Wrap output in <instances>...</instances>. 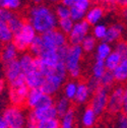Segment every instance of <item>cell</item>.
<instances>
[{"label": "cell", "mask_w": 127, "mask_h": 128, "mask_svg": "<svg viewBox=\"0 0 127 128\" xmlns=\"http://www.w3.org/2000/svg\"><path fill=\"white\" fill-rule=\"evenodd\" d=\"M123 113L127 116V102H125V104H124V108H123Z\"/></svg>", "instance_id": "obj_48"}, {"label": "cell", "mask_w": 127, "mask_h": 128, "mask_svg": "<svg viewBox=\"0 0 127 128\" xmlns=\"http://www.w3.org/2000/svg\"><path fill=\"white\" fill-rule=\"evenodd\" d=\"M114 51L117 52L122 59L127 58V43L124 41H119L116 43L115 48H114Z\"/></svg>", "instance_id": "obj_38"}, {"label": "cell", "mask_w": 127, "mask_h": 128, "mask_svg": "<svg viewBox=\"0 0 127 128\" xmlns=\"http://www.w3.org/2000/svg\"><path fill=\"white\" fill-rule=\"evenodd\" d=\"M90 30V24L86 20L75 22L71 33L68 35V42L70 45H80L86 37L88 36Z\"/></svg>", "instance_id": "obj_10"}, {"label": "cell", "mask_w": 127, "mask_h": 128, "mask_svg": "<svg viewBox=\"0 0 127 128\" xmlns=\"http://www.w3.org/2000/svg\"><path fill=\"white\" fill-rule=\"evenodd\" d=\"M14 15V12L5 8H1L0 9V22H5L7 24Z\"/></svg>", "instance_id": "obj_39"}, {"label": "cell", "mask_w": 127, "mask_h": 128, "mask_svg": "<svg viewBox=\"0 0 127 128\" xmlns=\"http://www.w3.org/2000/svg\"><path fill=\"white\" fill-rule=\"evenodd\" d=\"M2 117L8 123L9 128H26L28 115L18 106L10 105L6 107L3 110Z\"/></svg>", "instance_id": "obj_4"}, {"label": "cell", "mask_w": 127, "mask_h": 128, "mask_svg": "<svg viewBox=\"0 0 127 128\" xmlns=\"http://www.w3.org/2000/svg\"><path fill=\"white\" fill-rule=\"evenodd\" d=\"M24 24H26V22L20 16V15L15 14V13L13 15V18L7 22V24L9 26L10 30H12V33L14 35H16L18 33H20V32L22 30V28H24Z\"/></svg>", "instance_id": "obj_28"}, {"label": "cell", "mask_w": 127, "mask_h": 128, "mask_svg": "<svg viewBox=\"0 0 127 128\" xmlns=\"http://www.w3.org/2000/svg\"><path fill=\"white\" fill-rule=\"evenodd\" d=\"M124 94H125V102H127V86L124 88Z\"/></svg>", "instance_id": "obj_51"}, {"label": "cell", "mask_w": 127, "mask_h": 128, "mask_svg": "<svg viewBox=\"0 0 127 128\" xmlns=\"http://www.w3.org/2000/svg\"><path fill=\"white\" fill-rule=\"evenodd\" d=\"M92 2H97V3H103V4H108V5H110V4H113V5H115V3H114V0H92Z\"/></svg>", "instance_id": "obj_44"}, {"label": "cell", "mask_w": 127, "mask_h": 128, "mask_svg": "<svg viewBox=\"0 0 127 128\" xmlns=\"http://www.w3.org/2000/svg\"><path fill=\"white\" fill-rule=\"evenodd\" d=\"M30 92V88L24 84L18 86H9L7 90V98L11 105L18 106L26 104L28 94Z\"/></svg>", "instance_id": "obj_9"}, {"label": "cell", "mask_w": 127, "mask_h": 128, "mask_svg": "<svg viewBox=\"0 0 127 128\" xmlns=\"http://www.w3.org/2000/svg\"><path fill=\"white\" fill-rule=\"evenodd\" d=\"M49 1L52 3H59V2H62V0H49Z\"/></svg>", "instance_id": "obj_50"}, {"label": "cell", "mask_w": 127, "mask_h": 128, "mask_svg": "<svg viewBox=\"0 0 127 128\" xmlns=\"http://www.w3.org/2000/svg\"><path fill=\"white\" fill-rule=\"evenodd\" d=\"M97 117L98 115L96 114V112H94L90 107L84 109V111L82 112V124L86 127V128H90L94 125L97 121Z\"/></svg>", "instance_id": "obj_22"}, {"label": "cell", "mask_w": 127, "mask_h": 128, "mask_svg": "<svg viewBox=\"0 0 127 128\" xmlns=\"http://www.w3.org/2000/svg\"><path fill=\"white\" fill-rule=\"evenodd\" d=\"M44 80H45V75L39 69H35L26 74V84L30 88V90L41 88Z\"/></svg>", "instance_id": "obj_13"}, {"label": "cell", "mask_w": 127, "mask_h": 128, "mask_svg": "<svg viewBox=\"0 0 127 128\" xmlns=\"http://www.w3.org/2000/svg\"><path fill=\"white\" fill-rule=\"evenodd\" d=\"M32 1H33L34 3H36V4H41L44 0H32Z\"/></svg>", "instance_id": "obj_49"}, {"label": "cell", "mask_w": 127, "mask_h": 128, "mask_svg": "<svg viewBox=\"0 0 127 128\" xmlns=\"http://www.w3.org/2000/svg\"><path fill=\"white\" fill-rule=\"evenodd\" d=\"M107 30H108V28L105 24H98L96 26H94V28L92 30V36L97 40L104 41V39H105V37L107 35Z\"/></svg>", "instance_id": "obj_33"}, {"label": "cell", "mask_w": 127, "mask_h": 128, "mask_svg": "<svg viewBox=\"0 0 127 128\" xmlns=\"http://www.w3.org/2000/svg\"><path fill=\"white\" fill-rule=\"evenodd\" d=\"M37 34L38 33L34 28V26L30 22H26L20 33L14 35L13 43L18 47L20 52H24L28 49H30L32 43L34 42V40L38 36Z\"/></svg>", "instance_id": "obj_6"}, {"label": "cell", "mask_w": 127, "mask_h": 128, "mask_svg": "<svg viewBox=\"0 0 127 128\" xmlns=\"http://www.w3.org/2000/svg\"><path fill=\"white\" fill-rule=\"evenodd\" d=\"M113 52L112 46L111 44L102 41L100 44H98L96 48V55H94V59H100V60H105L111 53Z\"/></svg>", "instance_id": "obj_23"}, {"label": "cell", "mask_w": 127, "mask_h": 128, "mask_svg": "<svg viewBox=\"0 0 127 128\" xmlns=\"http://www.w3.org/2000/svg\"><path fill=\"white\" fill-rule=\"evenodd\" d=\"M28 20L39 35L58 28V18L55 10L44 4H36L28 12Z\"/></svg>", "instance_id": "obj_1"}, {"label": "cell", "mask_w": 127, "mask_h": 128, "mask_svg": "<svg viewBox=\"0 0 127 128\" xmlns=\"http://www.w3.org/2000/svg\"><path fill=\"white\" fill-rule=\"evenodd\" d=\"M82 48V50L84 52H92L94 50H96V48H97V39L94 38L92 35H88L86 37V39L82 41V43L80 44Z\"/></svg>", "instance_id": "obj_31"}, {"label": "cell", "mask_w": 127, "mask_h": 128, "mask_svg": "<svg viewBox=\"0 0 127 128\" xmlns=\"http://www.w3.org/2000/svg\"><path fill=\"white\" fill-rule=\"evenodd\" d=\"M74 22L71 18H65V20H59L58 22V30H60L62 33L65 35H69L74 26Z\"/></svg>", "instance_id": "obj_32"}, {"label": "cell", "mask_w": 127, "mask_h": 128, "mask_svg": "<svg viewBox=\"0 0 127 128\" xmlns=\"http://www.w3.org/2000/svg\"><path fill=\"white\" fill-rule=\"evenodd\" d=\"M41 38L44 46V51L58 50L59 48L67 45V41H68L67 35H65L60 30H57V28L41 35Z\"/></svg>", "instance_id": "obj_5"}, {"label": "cell", "mask_w": 127, "mask_h": 128, "mask_svg": "<svg viewBox=\"0 0 127 128\" xmlns=\"http://www.w3.org/2000/svg\"><path fill=\"white\" fill-rule=\"evenodd\" d=\"M4 80L9 86H18L26 84V74L24 73L18 59L3 64Z\"/></svg>", "instance_id": "obj_3"}, {"label": "cell", "mask_w": 127, "mask_h": 128, "mask_svg": "<svg viewBox=\"0 0 127 128\" xmlns=\"http://www.w3.org/2000/svg\"><path fill=\"white\" fill-rule=\"evenodd\" d=\"M84 50L80 45H69L68 52L65 58V65L71 78L77 79L82 74V58Z\"/></svg>", "instance_id": "obj_2"}, {"label": "cell", "mask_w": 127, "mask_h": 128, "mask_svg": "<svg viewBox=\"0 0 127 128\" xmlns=\"http://www.w3.org/2000/svg\"><path fill=\"white\" fill-rule=\"evenodd\" d=\"M75 121V112L71 109L65 115L60 117V126L61 128H73Z\"/></svg>", "instance_id": "obj_29"}, {"label": "cell", "mask_w": 127, "mask_h": 128, "mask_svg": "<svg viewBox=\"0 0 127 128\" xmlns=\"http://www.w3.org/2000/svg\"><path fill=\"white\" fill-rule=\"evenodd\" d=\"M115 77L112 71H109L107 70L106 73L102 76V78L100 79V82H101V86L106 88H110L115 82Z\"/></svg>", "instance_id": "obj_35"}, {"label": "cell", "mask_w": 127, "mask_h": 128, "mask_svg": "<svg viewBox=\"0 0 127 128\" xmlns=\"http://www.w3.org/2000/svg\"><path fill=\"white\" fill-rule=\"evenodd\" d=\"M103 15H104V8L101 5H94L86 11L84 20L90 26H96L103 18Z\"/></svg>", "instance_id": "obj_17"}, {"label": "cell", "mask_w": 127, "mask_h": 128, "mask_svg": "<svg viewBox=\"0 0 127 128\" xmlns=\"http://www.w3.org/2000/svg\"><path fill=\"white\" fill-rule=\"evenodd\" d=\"M18 61L22 66V69L24 74L33 71L36 68V57L30 52H22V54L18 57Z\"/></svg>", "instance_id": "obj_15"}, {"label": "cell", "mask_w": 127, "mask_h": 128, "mask_svg": "<svg viewBox=\"0 0 127 128\" xmlns=\"http://www.w3.org/2000/svg\"><path fill=\"white\" fill-rule=\"evenodd\" d=\"M55 13L57 15L58 20L70 18V7L60 3L55 7Z\"/></svg>", "instance_id": "obj_34"}, {"label": "cell", "mask_w": 127, "mask_h": 128, "mask_svg": "<svg viewBox=\"0 0 127 128\" xmlns=\"http://www.w3.org/2000/svg\"><path fill=\"white\" fill-rule=\"evenodd\" d=\"M117 82H127V58L121 60L120 64L116 67L114 71H112Z\"/></svg>", "instance_id": "obj_20"}, {"label": "cell", "mask_w": 127, "mask_h": 128, "mask_svg": "<svg viewBox=\"0 0 127 128\" xmlns=\"http://www.w3.org/2000/svg\"><path fill=\"white\" fill-rule=\"evenodd\" d=\"M121 60H122L121 56H120L117 52L113 51L112 53H111V54L104 60L107 70H109V71H114V70L116 69V67L120 64Z\"/></svg>", "instance_id": "obj_27"}, {"label": "cell", "mask_w": 127, "mask_h": 128, "mask_svg": "<svg viewBox=\"0 0 127 128\" xmlns=\"http://www.w3.org/2000/svg\"><path fill=\"white\" fill-rule=\"evenodd\" d=\"M121 14H122V18L127 22V7H125V8H123V9H122Z\"/></svg>", "instance_id": "obj_47"}, {"label": "cell", "mask_w": 127, "mask_h": 128, "mask_svg": "<svg viewBox=\"0 0 127 128\" xmlns=\"http://www.w3.org/2000/svg\"><path fill=\"white\" fill-rule=\"evenodd\" d=\"M86 12L79 9L78 7L76 6H71L70 7V18L74 22H82L86 18Z\"/></svg>", "instance_id": "obj_36"}, {"label": "cell", "mask_w": 127, "mask_h": 128, "mask_svg": "<svg viewBox=\"0 0 127 128\" xmlns=\"http://www.w3.org/2000/svg\"><path fill=\"white\" fill-rule=\"evenodd\" d=\"M44 92H42L41 88H33V90H30V92L28 94V98L26 101V105L28 106V108L32 109V110H35L38 108L40 101L43 97Z\"/></svg>", "instance_id": "obj_19"}, {"label": "cell", "mask_w": 127, "mask_h": 128, "mask_svg": "<svg viewBox=\"0 0 127 128\" xmlns=\"http://www.w3.org/2000/svg\"><path fill=\"white\" fill-rule=\"evenodd\" d=\"M30 114L33 116L37 121H44V120H49L58 118L57 110L54 106L52 107H44V108H37L35 110H32Z\"/></svg>", "instance_id": "obj_12"}, {"label": "cell", "mask_w": 127, "mask_h": 128, "mask_svg": "<svg viewBox=\"0 0 127 128\" xmlns=\"http://www.w3.org/2000/svg\"><path fill=\"white\" fill-rule=\"evenodd\" d=\"M125 104V94L122 86H116L109 94L107 111L111 115H119L123 112Z\"/></svg>", "instance_id": "obj_7"}, {"label": "cell", "mask_w": 127, "mask_h": 128, "mask_svg": "<svg viewBox=\"0 0 127 128\" xmlns=\"http://www.w3.org/2000/svg\"><path fill=\"white\" fill-rule=\"evenodd\" d=\"M88 84V86L90 88V90H92V92H94V90H97L99 88H101V82H100V79H97V78H94L92 76V78L90 79V80L86 82Z\"/></svg>", "instance_id": "obj_42"}, {"label": "cell", "mask_w": 127, "mask_h": 128, "mask_svg": "<svg viewBox=\"0 0 127 128\" xmlns=\"http://www.w3.org/2000/svg\"><path fill=\"white\" fill-rule=\"evenodd\" d=\"M109 88H99L97 90L92 92V96L90 98V108L96 112V114L102 115L104 112L107 110L108 102H109Z\"/></svg>", "instance_id": "obj_8"}, {"label": "cell", "mask_w": 127, "mask_h": 128, "mask_svg": "<svg viewBox=\"0 0 127 128\" xmlns=\"http://www.w3.org/2000/svg\"><path fill=\"white\" fill-rule=\"evenodd\" d=\"M18 52L20 51L18 49V47L15 46V44L13 42L4 44V46L2 48V52H1V60H2L3 64L18 59Z\"/></svg>", "instance_id": "obj_14"}, {"label": "cell", "mask_w": 127, "mask_h": 128, "mask_svg": "<svg viewBox=\"0 0 127 128\" xmlns=\"http://www.w3.org/2000/svg\"><path fill=\"white\" fill-rule=\"evenodd\" d=\"M114 3L117 6H120L122 8L127 7V0H114Z\"/></svg>", "instance_id": "obj_43"}, {"label": "cell", "mask_w": 127, "mask_h": 128, "mask_svg": "<svg viewBox=\"0 0 127 128\" xmlns=\"http://www.w3.org/2000/svg\"><path fill=\"white\" fill-rule=\"evenodd\" d=\"M78 88V84L74 80L67 82L64 86H63V96L66 97L70 101H74L76 97V92Z\"/></svg>", "instance_id": "obj_25"}, {"label": "cell", "mask_w": 127, "mask_h": 128, "mask_svg": "<svg viewBox=\"0 0 127 128\" xmlns=\"http://www.w3.org/2000/svg\"><path fill=\"white\" fill-rule=\"evenodd\" d=\"M92 90H90V88L88 86V84L86 82H79L78 84V88H77V92H76V97L74 99L76 104L82 105L86 104L88 101L90 100L92 96Z\"/></svg>", "instance_id": "obj_16"}, {"label": "cell", "mask_w": 127, "mask_h": 128, "mask_svg": "<svg viewBox=\"0 0 127 128\" xmlns=\"http://www.w3.org/2000/svg\"><path fill=\"white\" fill-rule=\"evenodd\" d=\"M115 128H127V116L124 113L118 115Z\"/></svg>", "instance_id": "obj_41"}, {"label": "cell", "mask_w": 127, "mask_h": 128, "mask_svg": "<svg viewBox=\"0 0 127 128\" xmlns=\"http://www.w3.org/2000/svg\"><path fill=\"white\" fill-rule=\"evenodd\" d=\"M0 128H9L8 123L6 122V120L2 116H1V118H0Z\"/></svg>", "instance_id": "obj_46"}, {"label": "cell", "mask_w": 127, "mask_h": 128, "mask_svg": "<svg viewBox=\"0 0 127 128\" xmlns=\"http://www.w3.org/2000/svg\"><path fill=\"white\" fill-rule=\"evenodd\" d=\"M75 1H76V0H62L61 3L66 5V6H68V7H71V6H73L75 4Z\"/></svg>", "instance_id": "obj_45"}, {"label": "cell", "mask_w": 127, "mask_h": 128, "mask_svg": "<svg viewBox=\"0 0 127 128\" xmlns=\"http://www.w3.org/2000/svg\"><path fill=\"white\" fill-rule=\"evenodd\" d=\"M26 128H61V126H60V120L58 118L44 120V121H37L28 113Z\"/></svg>", "instance_id": "obj_11"}, {"label": "cell", "mask_w": 127, "mask_h": 128, "mask_svg": "<svg viewBox=\"0 0 127 128\" xmlns=\"http://www.w3.org/2000/svg\"><path fill=\"white\" fill-rule=\"evenodd\" d=\"M107 68L105 65V61L100 59H94V62L92 67V75L94 78L101 79L102 76L106 73Z\"/></svg>", "instance_id": "obj_26"}, {"label": "cell", "mask_w": 127, "mask_h": 128, "mask_svg": "<svg viewBox=\"0 0 127 128\" xmlns=\"http://www.w3.org/2000/svg\"><path fill=\"white\" fill-rule=\"evenodd\" d=\"M90 2H92V0H76L75 4L73 6H76L79 9L86 12L90 8Z\"/></svg>", "instance_id": "obj_40"}, {"label": "cell", "mask_w": 127, "mask_h": 128, "mask_svg": "<svg viewBox=\"0 0 127 128\" xmlns=\"http://www.w3.org/2000/svg\"><path fill=\"white\" fill-rule=\"evenodd\" d=\"M123 33V26L120 24H115L113 26H111L108 28L107 30V35L104 39L105 42L112 44V43H117L119 42L121 36Z\"/></svg>", "instance_id": "obj_18"}, {"label": "cell", "mask_w": 127, "mask_h": 128, "mask_svg": "<svg viewBox=\"0 0 127 128\" xmlns=\"http://www.w3.org/2000/svg\"><path fill=\"white\" fill-rule=\"evenodd\" d=\"M14 34L10 30L9 26L5 22H0V41L3 44L13 42Z\"/></svg>", "instance_id": "obj_24"}, {"label": "cell", "mask_w": 127, "mask_h": 128, "mask_svg": "<svg viewBox=\"0 0 127 128\" xmlns=\"http://www.w3.org/2000/svg\"><path fill=\"white\" fill-rule=\"evenodd\" d=\"M1 8H5L8 10H16L20 6V0H0Z\"/></svg>", "instance_id": "obj_37"}, {"label": "cell", "mask_w": 127, "mask_h": 128, "mask_svg": "<svg viewBox=\"0 0 127 128\" xmlns=\"http://www.w3.org/2000/svg\"><path fill=\"white\" fill-rule=\"evenodd\" d=\"M28 50H30V53H32L35 57H40L42 55V53L44 51V46H43L41 35H38L36 37V39L32 43Z\"/></svg>", "instance_id": "obj_30"}, {"label": "cell", "mask_w": 127, "mask_h": 128, "mask_svg": "<svg viewBox=\"0 0 127 128\" xmlns=\"http://www.w3.org/2000/svg\"><path fill=\"white\" fill-rule=\"evenodd\" d=\"M54 107L57 110V113L59 117H62L63 115H65L69 110H71V104H70V100H68L64 96H61L59 97L54 104Z\"/></svg>", "instance_id": "obj_21"}]
</instances>
